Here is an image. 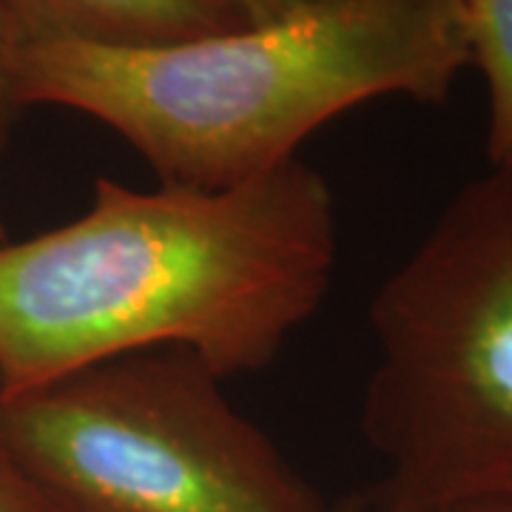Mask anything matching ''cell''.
I'll return each instance as SVG.
<instances>
[{"label":"cell","instance_id":"obj_5","mask_svg":"<svg viewBox=\"0 0 512 512\" xmlns=\"http://www.w3.org/2000/svg\"><path fill=\"white\" fill-rule=\"evenodd\" d=\"M20 40L168 46L245 26L234 0H0Z\"/></svg>","mask_w":512,"mask_h":512},{"label":"cell","instance_id":"obj_9","mask_svg":"<svg viewBox=\"0 0 512 512\" xmlns=\"http://www.w3.org/2000/svg\"><path fill=\"white\" fill-rule=\"evenodd\" d=\"M311 3H319V0H234V6L248 23H268V20L285 18Z\"/></svg>","mask_w":512,"mask_h":512},{"label":"cell","instance_id":"obj_6","mask_svg":"<svg viewBox=\"0 0 512 512\" xmlns=\"http://www.w3.org/2000/svg\"><path fill=\"white\" fill-rule=\"evenodd\" d=\"M470 57L487 86V163H512V0H464Z\"/></svg>","mask_w":512,"mask_h":512},{"label":"cell","instance_id":"obj_3","mask_svg":"<svg viewBox=\"0 0 512 512\" xmlns=\"http://www.w3.org/2000/svg\"><path fill=\"white\" fill-rule=\"evenodd\" d=\"M362 433L399 512L512 498V163L490 165L370 302Z\"/></svg>","mask_w":512,"mask_h":512},{"label":"cell","instance_id":"obj_4","mask_svg":"<svg viewBox=\"0 0 512 512\" xmlns=\"http://www.w3.org/2000/svg\"><path fill=\"white\" fill-rule=\"evenodd\" d=\"M188 350H146L0 396L3 433L60 512H328Z\"/></svg>","mask_w":512,"mask_h":512},{"label":"cell","instance_id":"obj_1","mask_svg":"<svg viewBox=\"0 0 512 512\" xmlns=\"http://www.w3.org/2000/svg\"><path fill=\"white\" fill-rule=\"evenodd\" d=\"M333 262V194L302 160L228 188L97 177L80 217L0 242V396L146 350H188L222 379L265 370Z\"/></svg>","mask_w":512,"mask_h":512},{"label":"cell","instance_id":"obj_11","mask_svg":"<svg viewBox=\"0 0 512 512\" xmlns=\"http://www.w3.org/2000/svg\"><path fill=\"white\" fill-rule=\"evenodd\" d=\"M416 512H512V498H476V501H456V504H441Z\"/></svg>","mask_w":512,"mask_h":512},{"label":"cell","instance_id":"obj_2","mask_svg":"<svg viewBox=\"0 0 512 512\" xmlns=\"http://www.w3.org/2000/svg\"><path fill=\"white\" fill-rule=\"evenodd\" d=\"M473 66L464 0H319L268 23L117 49L26 40L23 106L117 131L160 183L228 188L299 160V146L376 97L441 106Z\"/></svg>","mask_w":512,"mask_h":512},{"label":"cell","instance_id":"obj_7","mask_svg":"<svg viewBox=\"0 0 512 512\" xmlns=\"http://www.w3.org/2000/svg\"><path fill=\"white\" fill-rule=\"evenodd\" d=\"M0 512H60L23 467L0 421Z\"/></svg>","mask_w":512,"mask_h":512},{"label":"cell","instance_id":"obj_8","mask_svg":"<svg viewBox=\"0 0 512 512\" xmlns=\"http://www.w3.org/2000/svg\"><path fill=\"white\" fill-rule=\"evenodd\" d=\"M20 35L12 26V20L0 12V165L6 157V146L12 137V126L23 106L20 100V83H18V52H20ZM6 239L3 217H0V242Z\"/></svg>","mask_w":512,"mask_h":512},{"label":"cell","instance_id":"obj_10","mask_svg":"<svg viewBox=\"0 0 512 512\" xmlns=\"http://www.w3.org/2000/svg\"><path fill=\"white\" fill-rule=\"evenodd\" d=\"M328 512H399L393 507V501L387 498V493L379 487H370V490H362V493L350 495L339 504H330Z\"/></svg>","mask_w":512,"mask_h":512}]
</instances>
